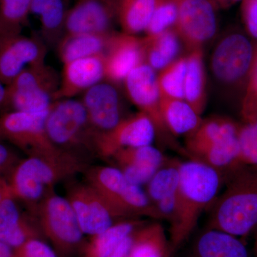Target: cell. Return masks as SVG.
<instances>
[{"instance_id": "cell-1", "label": "cell", "mask_w": 257, "mask_h": 257, "mask_svg": "<svg viewBox=\"0 0 257 257\" xmlns=\"http://www.w3.org/2000/svg\"><path fill=\"white\" fill-rule=\"evenodd\" d=\"M224 183L220 172L200 161L181 162L175 215L169 230L172 254L188 239L203 211L212 205Z\"/></svg>"}, {"instance_id": "cell-2", "label": "cell", "mask_w": 257, "mask_h": 257, "mask_svg": "<svg viewBox=\"0 0 257 257\" xmlns=\"http://www.w3.org/2000/svg\"><path fill=\"white\" fill-rule=\"evenodd\" d=\"M90 161L60 152L50 156L23 158L8 176L11 195L35 214L37 206L56 184L90 167Z\"/></svg>"}, {"instance_id": "cell-3", "label": "cell", "mask_w": 257, "mask_h": 257, "mask_svg": "<svg viewBox=\"0 0 257 257\" xmlns=\"http://www.w3.org/2000/svg\"><path fill=\"white\" fill-rule=\"evenodd\" d=\"M224 184L210 207L207 228L245 237L257 226V169L242 166Z\"/></svg>"}, {"instance_id": "cell-4", "label": "cell", "mask_w": 257, "mask_h": 257, "mask_svg": "<svg viewBox=\"0 0 257 257\" xmlns=\"http://www.w3.org/2000/svg\"><path fill=\"white\" fill-rule=\"evenodd\" d=\"M46 131L57 150L88 161L96 157L97 136L81 99L55 101L47 114Z\"/></svg>"}, {"instance_id": "cell-5", "label": "cell", "mask_w": 257, "mask_h": 257, "mask_svg": "<svg viewBox=\"0 0 257 257\" xmlns=\"http://www.w3.org/2000/svg\"><path fill=\"white\" fill-rule=\"evenodd\" d=\"M86 182L99 193L121 219L151 218L162 220L143 187L130 182L112 165L89 167L84 172Z\"/></svg>"}, {"instance_id": "cell-6", "label": "cell", "mask_w": 257, "mask_h": 257, "mask_svg": "<svg viewBox=\"0 0 257 257\" xmlns=\"http://www.w3.org/2000/svg\"><path fill=\"white\" fill-rule=\"evenodd\" d=\"M35 216L44 237L50 241L59 256L82 253L86 244L84 234L67 198L51 189L37 206Z\"/></svg>"}, {"instance_id": "cell-7", "label": "cell", "mask_w": 257, "mask_h": 257, "mask_svg": "<svg viewBox=\"0 0 257 257\" xmlns=\"http://www.w3.org/2000/svg\"><path fill=\"white\" fill-rule=\"evenodd\" d=\"M60 84V74L46 62L30 66L7 85L6 112L50 111Z\"/></svg>"}, {"instance_id": "cell-8", "label": "cell", "mask_w": 257, "mask_h": 257, "mask_svg": "<svg viewBox=\"0 0 257 257\" xmlns=\"http://www.w3.org/2000/svg\"><path fill=\"white\" fill-rule=\"evenodd\" d=\"M46 112L10 111L0 115V142L9 144L27 157L50 156L62 152L47 136Z\"/></svg>"}, {"instance_id": "cell-9", "label": "cell", "mask_w": 257, "mask_h": 257, "mask_svg": "<svg viewBox=\"0 0 257 257\" xmlns=\"http://www.w3.org/2000/svg\"><path fill=\"white\" fill-rule=\"evenodd\" d=\"M73 178L66 181L65 197L84 235L95 236L123 220L90 184Z\"/></svg>"}, {"instance_id": "cell-10", "label": "cell", "mask_w": 257, "mask_h": 257, "mask_svg": "<svg viewBox=\"0 0 257 257\" xmlns=\"http://www.w3.org/2000/svg\"><path fill=\"white\" fill-rule=\"evenodd\" d=\"M254 55L247 37L240 33L229 34L216 45L211 55L213 75L223 85H238L248 78Z\"/></svg>"}, {"instance_id": "cell-11", "label": "cell", "mask_w": 257, "mask_h": 257, "mask_svg": "<svg viewBox=\"0 0 257 257\" xmlns=\"http://www.w3.org/2000/svg\"><path fill=\"white\" fill-rule=\"evenodd\" d=\"M157 74L152 67L143 63L133 69L124 81L125 89L128 99L153 121L156 128L157 137L165 141V144L175 147L179 153L187 157V152L174 143L169 136L160 112L161 96L157 80Z\"/></svg>"}, {"instance_id": "cell-12", "label": "cell", "mask_w": 257, "mask_h": 257, "mask_svg": "<svg viewBox=\"0 0 257 257\" xmlns=\"http://www.w3.org/2000/svg\"><path fill=\"white\" fill-rule=\"evenodd\" d=\"M81 101L96 136L111 131L128 115L116 84L104 80L82 94ZM97 140V139H96Z\"/></svg>"}, {"instance_id": "cell-13", "label": "cell", "mask_w": 257, "mask_h": 257, "mask_svg": "<svg viewBox=\"0 0 257 257\" xmlns=\"http://www.w3.org/2000/svg\"><path fill=\"white\" fill-rule=\"evenodd\" d=\"M47 45L42 39L22 34L0 38V80L6 85L30 66L45 62Z\"/></svg>"}, {"instance_id": "cell-14", "label": "cell", "mask_w": 257, "mask_h": 257, "mask_svg": "<svg viewBox=\"0 0 257 257\" xmlns=\"http://www.w3.org/2000/svg\"><path fill=\"white\" fill-rule=\"evenodd\" d=\"M157 138L153 121L145 113L128 115L111 131L98 137L96 157L107 160L123 149L152 145Z\"/></svg>"}, {"instance_id": "cell-15", "label": "cell", "mask_w": 257, "mask_h": 257, "mask_svg": "<svg viewBox=\"0 0 257 257\" xmlns=\"http://www.w3.org/2000/svg\"><path fill=\"white\" fill-rule=\"evenodd\" d=\"M217 28L214 5L210 0H179L175 29L191 51L202 48Z\"/></svg>"}, {"instance_id": "cell-16", "label": "cell", "mask_w": 257, "mask_h": 257, "mask_svg": "<svg viewBox=\"0 0 257 257\" xmlns=\"http://www.w3.org/2000/svg\"><path fill=\"white\" fill-rule=\"evenodd\" d=\"M43 237L36 216L11 194L5 198L0 204V241L15 249Z\"/></svg>"}, {"instance_id": "cell-17", "label": "cell", "mask_w": 257, "mask_h": 257, "mask_svg": "<svg viewBox=\"0 0 257 257\" xmlns=\"http://www.w3.org/2000/svg\"><path fill=\"white\" fill-rule=\"evenodd\" d=\"M114 18V7L104 0H77L67 13L64 35H110Z\"/></svg>"}, {"instance_id": "cell-18", "label": "cell", "mask_w": 257, "mask_h": 257, "mask_svg": "<svg viewBox=\"0 0 257 257\" xmlns=\"http://www.w3.org/2000/svg\"><path fill=\"white\" fill-rule=\"evenodd\" d=\"M105 58V80L119 84L128 74L144 63L143 40L135 35L114 33L111 35Z\"/></svg>"}, {"instance_id": "cell-19", "label": "cell", "mask_w": 257, "mask_h": 257, "mask_svg": "<svg viewBox=\"0 0 257 257\" xmlns=\"http://www.w3.org/2000/svg\"><path fill=\"white\" fill-rule=\"evenodd\" d=\"M168 157L152 146L132 147L116 152L109 159L132 183L143 187L155 175Z\"/></svg>"}, {"instance_id": "cell-20", "label": "cell", "mask_w": 257, "mask_h": 257, "mask_svg": "<svg viewBox=\"0 0 257 257\" xmlns=\"http://www.w3.org/2000/svg\"><path fill=\"white\" fill-rule=\"evenodd\" d=\"M104 80V55L93 56L64 64L56 101L74 98Z\"/></svg>"}, {"instance_id": "cell-21", "label": "cell", "mask_w": 257, "mask_h": 257, "mask_svg": "<svg viewBox=\"0 0 257 257\" xmlns=\"http://www.w3.org/2000/svg\"><path fill=\"white\" fill-rule=\"evenodd\" d=\"M182 161L167 158L146 184V192L162 220L170 223L175 215Z\"/></svg>"}, {"instance_id": "cell-22", "label": "cell", "mask_w": 257, "mask_h": 257, "mask_svg": "<svg viewBox=\"0 0 257 257\" xmlns=\"http://www.w3.org/2000/svg\"><path fill=\"white\" fill-rule=\"evenodd\" d=\"M187 257H251L239 238L207 228L194 240Z\"/></svg>"}, {"instance_id": "cell-23", "label": "cell", "mask_w": 257, "mask_h": 257, "mask_svg": "<svg viewBox=\"0 0 257 257\" xmlns=\"http://www.w3.org/2000/svg\"><path fill=\"white\" fill-rule=\"evenodd\" d=\"M68 0H32L31 13L41 24L42 40L47 46H56L65 34Z\"/></svg>"}, {"instance_id": "cell-24", "label": "cell", "mask_w": 257, "mask_h": 257, "mask_svg": "<svg viewBox=\"0 0 257 257\" xmlns=\"http://www.w3.org/2000/svg\"><path fill=\"white\" fill-rule=\"evenodd\" d=\"M114 33L64 35L57 45L59 58L64 64L79 59L104 55Z\"/></svg>"}, {"instance_id": "cell-25", "label": "cell", "mask_w": 257, "mask_h": 257, "mask_svg": "<svg viewBox=\"0 0 257 257\" xmlns=\"http://www.w3.org/2000/svg\"><path fill=\"white\" fill-rule=\"evenodd\" d=\"M239 126L232 120L223 116H212L202 120L197 130L187 137L185 149L190 160L213 144L238 135Z\"/></svg>"}, {"instance_id": "cell-26", "label": "cell", "mask_w": 257, "mask_h": 257, "mask_svg": "<svg viewBox=\"0 0 257 257\" xmlns=\"http://www.w3.org/2000/svg\"><path fill=\"white\" fill-rule=\"evenodd\" d=\"M145 222L139 218L118 221L100 234L91 236L90 241L83 248L82 257H109L120 243Z\"/></svg>"}, {"instance_id": "cell-27", "label": "cell", "mask_w": 257, "mask_h": 257, "mask_svg": "<svg viewBox=\"0 0 257 257\" xmlns=\"http://www.w3.org/2000/svg\"><path fill=\"white\" fill-rule=\"evenodd\" d=\"M160 112L166 128L175 136L188 137L202 121L201 115L184 99L161 98Z\"/></svg>"}, {"instance_id": "cell-28", "label": "cell", "mask_w": 257, "mask_h": 257, "mask_svg": "<svg viewBox=\"0 0 257 257\" xmlns=\"http://www.w3.org/2000/svg\"><path fill=\"white\" fill-rule=\"evenodd\" d=\"M169 237L159 221L143 225L134 232L127 257H172Z\"/></svg>"}, {"instance_id": "cell-29", "label": "cell", "mask_w": 257, "mask_h": 257, "mask_svg": "<svg viewBox=\"0 0 257 257\" xmlns=\"http://www.w3.org/2000/svg\"><path fill=\"white\" fill-rule=\"evenodd\" d=\"M179 40L175 28L142 39L144 63L154 70H162L176 60L180 48Z\"/></svg>"}, {"instance_id": "cell-30", "label": "cell", "mask_w": 257, "mask_h": 257, "mask_svg": "<svg viewBox=\"0 0 257 257\" xmlns=\"http://www.w3.org/2000/svg\"><path fill=\"white\" fill-rule=\"evenodd\" d=\"M202 48L190 51L187 57L184 99L201 115L206 106V74Z\"/></svg>"}, {"instance_id": "cell-31", "label": "cell", "mask_w": 257, "mask_h": 257, "mask_svg": "<svg viewBox=\"0 0 257 257\" xmlns=\"http://www.w3.org/2000/svg\"><path fill=\"white\" fill-rule=\"evenodd\" d=\"M157 0H116V18L123 32L136 35L145 32L155 11Z\"/></svg>"}, {"instance_id": "cell-32", "label": "cell", "mask_w": 257, "mask_h": 257, "mask_svg": "<svg viewBox=\"0 0 257 257\" xmlns=\"http://www.w3.org/2000/svg\"><path fill=\"white\" fill-rule=\"evenodd\" d=\"M187 57H179L162 69L157 80L161 98L184 99Z\"/></svg>"}, {"instance_id": "cell-33", "label": "cell", "mask_w": 257, "mask_h": 257, "mask_svg": "<svg viewBox=\"0 0 257 257\" xmlns=\"http://www.w3.org/2000/svg\"><path fill=\"white\" fill-rule=\"evenodd\" d=\"M32 0H0V30L5 35L22 34L31 13Z\"/></svg>"}, {"instance_id": "cell-34", "label": "cell", "mask_w": 257, "mask_h": 257, "mask_svg": "<svg viewBox=\"0 0 257 257\" xmlns=\"http://www.w3.org/2000/svg\"><path fill=\"white\" fill-rule=\"evenodd\" d=\"M179 1L157 0L155 11L145 30L146 36L158 35L175 28L178 18Z\"/></svg>"}, {"instance_id": "cell-35", "label": "cell", "mask_w": 257, "mask_h": 257, "mask_svg": "<svg viewBox=\"0 0 257 257\" xmlns=\"http://www.w3.org/2000/svg\"><path fill=\"white\" fill-rule=\"evenodd\" d=\"M239 142L241 163L257 169V119L239 126Z\"/></svg>"}, {"instance_id": "cell-36", "label": "cell", "mask_w": 257, "mask_h": 257, "mask_svg": "<svg viewBox=\"0 0 257 257\" xmlns=\"http://www.w3.org/2000/svg\"><path fill=\"white\" fill-rule=\"evenodd\" d=\"M17 257H60L52 246L42 239H34L15 248Z\"/></svg>"}, {"instance_id": "cell-37", "label": "cell", "mask_w": 257, "mask_h": 257, "mask_svg": "<svg viewBox=\"0 0 257 257\" xmlns=\"http://www.w3.org/2000/svg\"><path fill=\"white\" fill-rule=\"evenodd\" d=\"M21 160L15 147L9 144L0 142V178H8Z\"/></svg>"}, {"instance_id": "cell-38", "label": "cell", "mask_w": 257, "mask_h": 257, "mask_svg": "<svg viewBox=\"0 0 257 257\" xmlns=\"http://www.w3.org/2000/svg\"><path fill=\"white\" fill-rule=\"evenodd\" d=\"M243 16L248 32L257 39V0H243Z\"/></svg>"}, {"instance_id": "cell-39", "label": "cell", "mask_w": 257, "mask_h": 257, "mask_svg": "<svg viewBox=\"0 0 257 257\" xmlns=\"http://www.w3.org/2000/svg\"><path fill=\"white\" fill-rule=\"evenodd\" d=\"M257 101V50L255 51L254 59L248 78L247 94L243 104Z\"/></svg>"}, {"instance_id": "cell-40", "label": "cell", "mask_w": 257, "mask_h": 257, "mask_svg": "<svg viewBox=\"0 0 257 257\" xmlns=\"http://www.w3.org/2000/svg\"><path fill=\"white\" fill-rule=\"evenodd\" d=\"M134 232L132 233L122 242L120 243L119 246L109 257H127L130 249H131L132 245H133Z\"/></svg>"}, {"instance_id": "cell-41", "label": "cell", "mask_w": 257, "mask_h": 257, "mask_svg": "<svg viewBox=\"0 0 257 257\" xmlns=\"http://www.w3.org/2000/svg\"><path fill=\"white\" fill-rule=\"evenodd\" d=\"M242 113L246 121L257 119V101L243 104Z\"/></svg>"}, {"instance_id": "cell-42", "label": "cell", "mask_w": 257, "mask_h": 257, "mask_svg": "<svg viewBox=\"0 0 257 257\" xmlns=\"http://www.w3.org/2000/svg\"><path fill=\"white\" fill-rule=\"evenodd\" d=\"M7 110V85L0 80V115Z\"/></svg>"}, {"instance_id": "cell-43", "label": "cell", "mask_w": 257, "mask_h": 257, "mask_svg": "<svg viewBox=\"0 0 257 257\" xmlns=\"http://www.w3.org/2000/svg\"><path fill=\"white\" fill-rule=\"evenodd\" d=\"M11 194L9 184L6 178H0V204L5 198Z\"/></svg>"}, {"instance_id": "cell-44", "label": "cell", "mask_w": 257, "mask_h": 257, "mask_svg": "<svg viewBox=\"0 0 257 257\" xmlns=\"http://www.w3.org/2000/svg\"><path fill=\"white\" fill-rule=\"evenodd\" d=\"M0 257H17L14 248L0 241Z\"/></svg>"}, {"instance_id": "cell-45", "label": "cell", "mask_w": 257, "mask_h": 257, "mask_svg": "<svg viewBox=\"0 0 257 257\" xmlns=\"http://www.w3.org/2000/svg\"><path fill=\"white\" fill-rule=\"evenodd\" d=\"M210 1L211 2V0ZM212 1L216 4L221 5V7H227L239 2L240 0H212Z\"/></svg>"}, {"instance_id": "cell-46", "label": "cell", "mask_w": 257, "mask_h": 257, "mask_svg": "<svg viewBox=\"0 0 257 257\" xmlns=\"http://www.w3.org/2000/svg\"><path fill=\"white\" fill-rule=\"evenodd\" d=\"M104 1L107 2L109 4L112 5L115 8V2H116V0H104Z\"/></svg>"}, {"instance_id": "cell-47", "label": "cell", "mask_w": 257, "mask_h": 257, "mask_svg": "<svg viewBox=\"0 0 257 257\" xmlns=\"http://www.w3.org/2000/svg\"><path fill=\"white\" fill-rule=\"evenodd\" d=\"M255 256L257 257V244L254 245Z\"/></svg>"}, {"instance_id": "cell-48", "label": "cell", "mask_w": 257, "mask_h": 257, "mask_svg": "<svg viewBox=\"0 0 257 257\" xmlns=\"http://www.w3.org/2000/svg\"><path fill=\"white\" fill-rule=\"evenodd\" d=\"M4 36H8V35H4V34H3V32H2V30H0V38H1V37H4Z\"/></svg>"}, {"instance_id": "cell-49", "label": "cell", "mask_w": 257, "mask_h": 257, "mask_svg": "<svg viewBox=\"0 0 257 257\" xmlns=\"http://www.w3.org/2000/svg\"><path fill=\"white\" fill-rule=\"evenodd\" d=\"M256 241H255V244L254 245H256L257 244V226H256Z\"/></svg>"}, {"instance_id": "cell-50", "label": "cell", "mask_w": 257, "mask_h": 257, "mask_svg": "<svg viewBox=\"0 0 257 257\" xmlns=\"http://www.w3.org/2000/svg\"><path fill=\"white\" fill-rule=\"evenodd\" d=\"M177 1H179V0H177Z\"/></svg>"}, {"instance_id": "cell-51", "label": "cell", "mask_w": 257, "mask_h": 257, "mask_svg": "<svg viewBox=\"0 0 257 257\" xmlns=\"http://www.w3.org/2000/svg\"></svg>"}]
</instances>
